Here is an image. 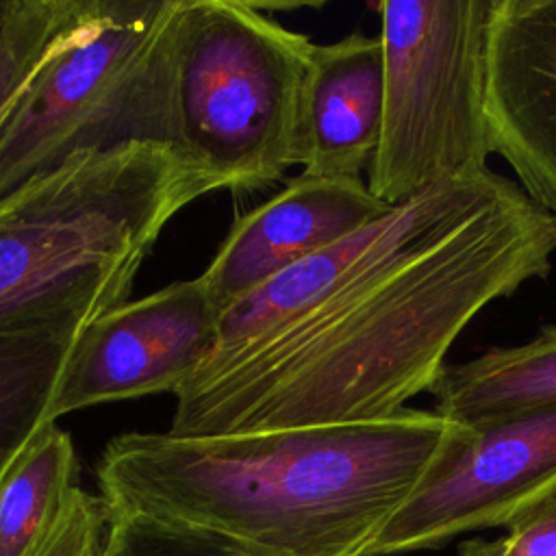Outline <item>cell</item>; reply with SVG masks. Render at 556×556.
Masks as SVG:
<instances>
[{"mask_svg": "<svg viewBox=\"0 0 556 556\" xmlns=\"http://www.w3.org/2000/svg\"><path fill=\"white\" fill-rule=\"evenodd\" d=\"M109 510V508H106ZM100 556H265L146 517L111 515Z\"/></svg>", "mask_w": 556, "mask_h": 556, "instance_id": "2e32d148", "label": "cell"}, {"mask_svg": "<svg viewBox=\"0 0 556 556\" xmlns=\"http://www.w3.org/2000/svg\"><path fill=\"white\" fill-rule=\"evenodd\" d=\"M72 437L48 424L0 484V556H35L78 486Z\"/></svg>", "mask_w": 556, "mask_h": 556, "instance_id": "9a60e30c", "label": "cell"}, {"mask_svg": "<svg viewBox=\"0 0 556 556\" xmlns=\"http://www.w3.org/2000/svg\"><path fill=\"white\" fill-rule=\"evenodd\" d=\"M222 315L198 276L93 319L67 356L50 419L98 404L176 393L215 350Z\"/></svg>", "mask_w": 556, "mask_h": 556, "instance_id": "ba28073f", "label": "cell"}, {"mask_svg": "<svg viewBox=\"0 0 556 556\" xmlns=\"http://www.w3.org/2000/svg\"><path fill=\"white\" fill-rule=\"evenodd\" d=\"M382 98L380 35L352 33L315 43L304 96L302 174L361 178L378 148Z\"/></svg>", "mask_w": 556, "mask_h": 556, "instance_id": "8fae6325", "label": "cell"}, {"mask_svg": "<svg viewBox=\"0 0 556 556\" xmlns=\"http://www.w3.org/2000/svg\"><path fill=\"white\" fill-rule=\"evenodd\" d=\"M313 46L252 2L180 0L172 37L180 150L219 189L256 191L302 165Z\"/></svg>", "mask_w": 556, "mask_h": 556, "instance_id": "277c9868", "label": "cell"}, {"mask_svg": "<svg viewBox=\"0 0 556 556\" xmlns=\"http://www.w3.org/2000/svg\"><path fill=\"white\" fill-rule=\"evenodd\" d=\"M556 219L491 167L391 206L365 261L280 330L213 352L174 393L169 434L382 419L430 393L460 332L545 278Z\"/></svg>", "mask_w": 556, "mask_h": 556, "instance_id": "6da1fadb", "label": "cell"}, {"mask_svg": "<svg viewBox=\"0 0 556 556\" xmlns=\"http://www.w3.org/2000/svg\"><path fill=\"white\" fill-rule=\"evenodd\" d=\"M458 556H504V541H502V536L493 539V541L471 539L460 545Z\"/></svg>", "mask_w": 556, "mask_h": 556, "instance_id": "d6986e66", "label": "cell"}, {"mask_svg": "<svg viewBox=\"0 0 556 556\" xmlns=\"http://www.w3.org/2000/svg\"><path fill=\"white\" fill-rule=\"evenodd\" d=\"M180 0H113L109 20L61 52L0 128V202L89 150L180 148L172 37Z\"/></svg>", "mask_w": 556, "mask_h": 556, "instance_id": "5b68a950", "label": "cell"}, {"mask_svg": "<svg viewBox=\"0 0 556 556\" xmlns=\"http://www.w3.org/2000/svg\"><path fill=\"white\" fill-rule=\"evenodd\" d=\"M106 528L104 500L74 486L35 556H100Z\"/></svg>", "mask_w": 556, "mask_h": 556, "instance_id": "e0dca14e", "label": "cell"}, {"mask_svg": "<svg viewBox=\"0 0 556 556\" xmlns=\"http://www.w3.org/2000/svg\"><path fill=\"white\" fill-rule=\"evenodd\" d=\"M469 428L434 408L382 419L178 437L126 432L98 465L111 515L195 530L265 556H365Z\"/></svg>", "mask_w": 556, "mask_h": 556, "instance_id": "7a4b0ae2", "label": "cell"}, {"mask_svg": "<svg viewBox=\"0 0 556 556\" xmlns=\"http://www.w3.org/2000/svg\"><path fill=\"white\" fill-rule=\"evenodd\" d=\"M389 208L363 178L300 174L230 226L200 278L226 311L291 265L380 219Z\"/></svg>", "mask_w": 556, "mask_h": 556, "instance_id": "30bf717a", "label": "cell"}, {"mask_svg": "<svg viewBox=\"0 0 556 556\" xmlns=\"http://www.w3.org/2000/svg\"><path fill=\"white\" fill-rule=\"evenodd\" d=\"M506 528L504 556H556V493Z\"/></svg>", "mask_w": 556, "mask_h": 556, "instance_id": "ac0fdd59", "label": "cell"}, {"mask_svg": "<svg viewBox=\"0 0 556 556\" xmlns=\"http://www.w3.org/2000/svg\"><path fill=\"white\" fill-rule=\"evenodd\" d=\"M7 204H9V200H4V202H0V217H2V213H4V208H7Z\"/></svg>", "mask_w": 556, "mask_h": 556, "instance_id": "ffe728a7", "label": "cell"}, {"mask_svg": "<svg viewBox=\"0 0 556 556\" xmlns=\"http://www.w3.org/2000/svg\"><path fill=\"white\" fill-rule=\"evenodd\" d=\"M83 328H0V484L52 424L50 406Z\"/></svg>", "mask_w": 556, "mask_h": 556, "instance_id": "4fadbf2b", "label": "cell"}, {"mask_svg": "<svg viewBox=\"0 0 556 556\" xmlns=\"http://www.w3.org/2000/svg\"><path fill=\"white\" fill-rule=\"evenodd\" d=\"M493 0H382V122L369 191L395 206L486 169V46Z\"/></svg>", "mask_w": 556, "mask_h": 556, "instance_id": "8992f818", "label": "cell"}, {"mask_svg": "<svg viewBox=\"0 0 556 556\" xmlns=\"http://www.w3.org/2000/svg\"><path fill=\"white\" fill-rule=\"evenodd\" d=\"M4 7H7V0H0V15H2V11H4Z\"/></svg>", "mask_w": 556, "mask_h": 556, "instance_id": "44dd1931", "label": "cell"}, {"mask_svg": "<svg viewBox=\"0 0 556 556\" xmlns=\"http://www.w3.org/2000/svg\"><path fill=\"white\" fill-rule=\"evenodd\" d=\"M217 189L180 148L148 141L33 180L0 217V328H85L128 302L165 226Z\"/></svg>", "mask_w": 556, "mask_h": 556, "instance_id": "3957f363", "label": "cell"}, {"mask_svg": "<svg viewBox=\"0 0 556 556\" xmlns=\"http://www.w3.org/2000/svg\"><path fill=\"white\" fill-rule=\"evenodd\" d=\"M556 493V406L469 428L376 536L365 556L428 549L508 526Z\"/></svg>", "mask_w": 556, "mask_h": 556, "instance_id": "52a82bcc", "label": "cell"}, {"mask_svg": "<svg viewBox=\"0 0 556 556\" xmlns=\"http://www.w3.org/2000/svg\"><path fill=\"white\" fill-rule=\"evenodd\" d=\"M430 395L439 415L465 428L556 406V324L519 345L445 365Z\"/></svg>", "mask_w": 556, "mask_h": 556, "instance_id": "7c38bea8", "label": "cell"}, {"mask_svg": "<svg viewBox=\"0 0 556 556\" xmlns=\"http://www.w3.org/2000/svg\"><path fill=\"white\" fill-rule=\"evenodd\" d=\"M486 128L491 154L556 219V0H493Z\"/></svg>", "mask_w": 556, "mask_h": 556, "instance_id": "9c48e42d", "label": "cell"}, {"mask_svg": "<svg viewBox=\"0 0 556 556\" xmlns=\"http://www.w3.org/2000/svg\"><path fill=\"white\" fill-rule=\"evenodd\" d=\"M113 0H7L0 15V128L37 76L96 33Z\"/></svg>", "mask_w": 556, "mask_h": 556, "instance_id": "5bb4252c", "label": "cell"}]
</instances>
